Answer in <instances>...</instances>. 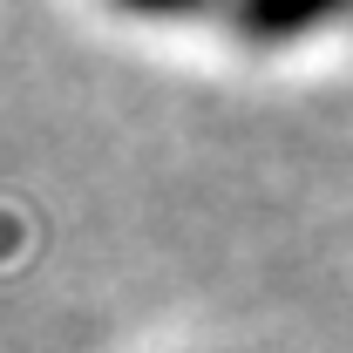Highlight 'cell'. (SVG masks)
Instances as JSON below:
<instances>
[{
	"label": "cell",
	"instance_id": "obj_1",
	"mask_svg": "<svg viewBox=\"0 0 353 353\" xmlns=\"http://www.w3.org/2000/svg\"><path fill=\"white\" fill-rule=\"evenodd\" d=\"M224 21L245 48H299L353 21V0H224Z\"/></svg>",
	"mask_w": 353,
	"mask_h": 353
},
{
	"label": "cell",
	"instance_id": "obj_2",
	"mask_svg": "<svg viewBox=\"0 0 353 353\" xmlns=\"http://www.w3.org/2000/svg\"><path fill=\"white\" fill-rule=\"evenodd\" d=\"M109 7L130 21H197V14H218L224 0H109Z\"/></svg>",
	"mask_w": 353,
	"mask_h": 353
}]
</instances>
